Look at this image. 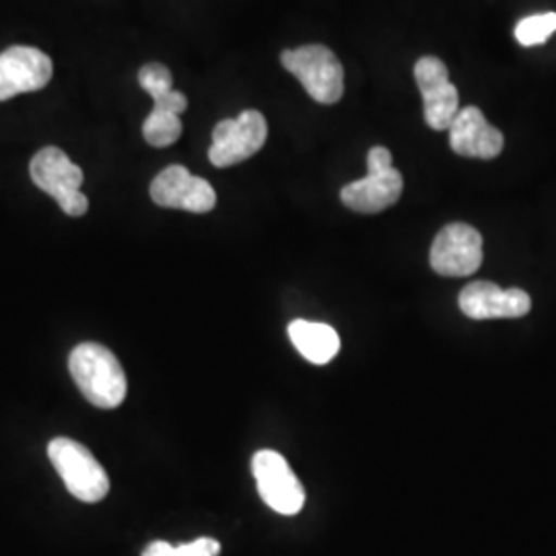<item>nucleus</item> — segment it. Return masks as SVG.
Here are the masks:
<instances>
[{
	"instance_id": "obj_1",
	"label": "nucleus",
	"mask_w": 556,
	"mask_h": 556,
	"mask_svg": "<svg viewBox=\"0 0 556 556\" xmlns=\"http://www.w3.org/2000/svg\"><path fill=\"white\" fill-rule=\"evenodd\" d=\"M68 369L83 396L93 406L112 410L124 402L128 381L118 357L110 349L98 342H83L73 349Z\"/></svg>"
},
{
	"instance_id": "obj_2",
	"label": "nucleus",
	"mask_w": 556,
	"mask_h": 556,
	"mask_svg": "<svg viewBox=\"0 0 556 556\" xmlns=\"http://www.w3.org/2000/svg\"><path fill=\"white\" fill-rule=\"evenodd\" d=\"M48 456L73 497L83 503H100L110 493L108 472L79 441L52 439L48 445Z\"/></svg>"
},
{
	"instance_id": "obj_3",
	"label": "nucleus",
	"mask_w": 556,
	"mask_h": 556,
	"mask_svg": "<svg viewBox=\"0 0 556 556\" xmlns=\"http://www.w3.org/2000/svg\"><path fill=\"white\" fill-rule=\"evenodd\" d=\"M282 66L298 77L312 100L332 105L344 93V68L337 54L319 43L285 50L280 54Z\"/></svg>"
},
{
	"instance_id": "obj_4",
	"label": "nucleus",
	"mask_w": 556,
	"mask_h": 556,
	"mask_svg": "<svg viewBox=\"0 0 556 556\" xmlns=\"http://www.w3.org/2000/svg\"><path fill=\"white\" fill-rule=\"evenodd\" d=\"M34 184L59 202L68 217H83L89 211V200L80 192L83 169L59 149L43 147L29 163Z\"/></svg>"
},
{
	"instance_id": "obj_5",
	"label": "nucleus",
	"mask_w": 556,
	"mask_h": 556,
	"mask_svg": "<svg viewBox=\"0 0 556 556\" xmlns=\"http://www.w3.org/2000/svg\"><path fill=\"white\" fill-rule=\"evenodd\" d=\"M268 139L266 118L256 110H245L236 119H220L213 130L208 160L215 167H233L258 153Z\"/></svg>"
},
{
	"instance_id": "obj_6",
	"label": "nucleus",
	"mask_w": 556,
	"mask_h": 556,
	"mask_svg": "<svg viewBox=\"0 0 556 556\" xmlns=\"http://www.w3.org/2000/svg\"><path fill=\"white\" fill-rule=\"evenodd\" d=\"M260 497L280 516H298L305 505V489L289 462L273 450H262L252 459Z\"/></svg>"
},
{
	"instance_id": "obj_7",
	"label": "nucleus",
	"mask_w": 556,
	"mask_h": 556,
	"mask_svg": "<svg viewBox=\"0 0 556 556\" xmlns=\"http://www.w3.org/2000/svg\"><path fill=\"white\" fill-rule=\"evenodd\" d=\"M482 236L466 223L443 227L431 245L429 262L441 277H470L482 264Z\"/></svg>"
},
{
	"instance_id": "obj_8",
	"label": "nucleus",
	"mask_w": 556,
	"mask_h": 556,
	"mask_svg": "<svg viewBox=\"0 0 556 556\" xmlns=\"http://www.w3.org/2000/svg\"><path fill=\"white\" fill-rule=\"evenodd\" d=\"M151 199L163 208H179L204 215L217 206L215 188L184 165H169L151 184Z\"/></svg>"
},
{
	"instance_id": "obj_9",
	"label": "nucleus",
	"mask_w": 556,
	"mask_h": 556,
	"mask_svg": "<svg viewBox=\"0 0 556 556\" xmlns=\"http://www.w3.org/2000/svg\"><path fill=\"white\" fill-rule=\"evenodd\" d=\"M52 59L34 46H11L0 54V101L34 93L52 79Z\"/></svg>"
},
{
	"instance_id": "obj_10",
	"label": "nucleus",
	"mask_w": 556,
	"mask_h": 556,
	"mask_svg": "<svg viewBox=\"0 0 556 556\" xmlns=\"http://www.w3.org/2000/svg\"><path fill=\"white\" fill-rule=\"evenodd\" d=\"M415 79L425 103V122L433 130H450L459 112V93L450 83L447 66L435 56H422L415 64Z\"/></svg>"
},
{
	"instance_id": "obj_11",
	"label": "nucleus",
	"mask_w": 556,
	"mask_h": 556,
	"mask_svg": "<svg viewBox=\"0 0 556 556\" xmlns=\"http://www.w3.org/2000/svg\"><path fill=\"white\" fill-rule=\"evenodd\" d=\"M459 309L470 319L523 318L532 309V299L521 289H501L495 282L477 280L459 293Z\"/></svg>"
},
{
	"instance_id": "obj_12",
	"label": "nucleus",
	"mask_w": 556,
	"mask_h": 556,
	"mask_svg": "<svg viewBox=\"0 0 556 556\" xmlns=\"http://www.w3.org/2000/svg\"><path fill=\"white\" fill-rule=\"evenodd\" d=\"M402 190L404 179L394 167L367 169L365 178L351 181L340 190V200L355 213L376 215L394 206L402 197Z\"/></svg>"
},
{
	"instance_id": "obj_13",
	"label": "nucleus",
	"mask_w": 556,
	"mask_h": 556,
	"mask_svg": "<svg viewBox=\"0 0 556 556\" xmlns=\"http://www.w3.org/2000/svg\"><path fill=\"white\" fill-rule=\"evenodd\" d=\"M450 144L454 153L472 160H495L501 155L505 139L495 126H491L484 114L468 105L457 112L456 119L450 126Z\"/></svg>"
},
{
	"instance_id": "obj_14",
	"label": "nucleus",
	"mask_w": 556,
	"mask_h": 556,
	"mask_svg": "<svg viewBox=\"0 0 556 556\" xmlns=\"http://www.w3.org/2000/svg\"><path fill=\"white\" fill-rule=\"evenodd\" d=\"M289 338L303 357L314 365H326L340 351V337L328 324L295 319L289 326Z\"/></svg>"
},
{
	"instance_id": "obj_15",
	"label": "nucleus",
	"mask_w": 556,
	"mask_h": 556,
	"mask_svg": "<svg viewBox=\"0 0 556 556\" xmlns=\"http://www.w3.org/2000/svg\"><path fill=\"white\" fill-rule=\"evenodd\" d=\"M140 87L153 98V110L157 112H169V114H184L188 108V98L174 89V77L172 71L160 64L151 62L144 64L139 71Z\"/></svg>"
},
{
	"instance_id": "obj_16",
	"label": "nucleus",
	"mask_w": 556,
	"mask_h": 556,
	"mask_svg": "<svg viewBox=\"0 0 556 556\" xmlns=\"http://www.w3.org/2000/svg\"><path fill=\"white\" fill-rule=\"evenodd\" d=\"M181 119L178 114H169V112H157L151 110V114L142 124V137L151 144V147H169L181 137Z\"/></svg>"
},
{
	"instance_id": "obj_17",
	"label": "nucleus",
	"mask_w": 556,
	"mask_h": 556,
	"mask_svg": "<svg viewBox=\"0 0 556 556\" xmlns=\"http://www.w3.org/2000/svg\"><path fill=\"white\" fill-rule=\"evenodd\" d=\"M556 31V13H540L519 21L516 25V40L532 48L551 40Z\"/></svg>"
},
{
	"instance_id": "obj_18",
	"label": "nucleus",
	"mask_w": 556,
	"mask_h": 556,
	"mask_svg": "<svg viewBox=\"0 0 556 556\" xmlns=\"http://www.w3.org/2000/svg\"><path fill=\"white\" fill-rule=\"evenodd\" d=\"M220 544L215 538L202 536L176 546V556H219Z\"/></svg>"
},
{
	"instance_id": "obj_19",
	"label": "nucleus",
	"mask_w": 556,
	"mask_h": 556,
	"mask_svg": "<svg viewBox=\"0 0 556 556\" xmlns=\"http://www.w3.org/2000/svg\"><path fill=\"white\" fill-rule=\"evenodd\" d=\"M140 556H176V546L165 542V540H155L144 546Z\"/></svg>"
}]
</instances>
